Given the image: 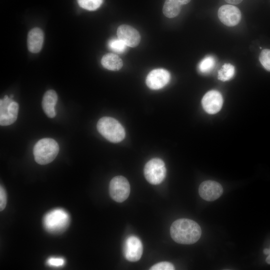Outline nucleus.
<instances>
[{"mask_svg":"<svg viewBox=\"0 0 270 270\" xmlns=\"http://www.w3.org/2000/svg\"><path fill=\"white\" fill-rule=\"evenodd\" d=\"M144 172L146 180L155 185L162 182L166 174L165 164L159 158H154L148 161L144 166Z\"/></svg>","mask_w":270,"mask_h":270,"instance_id":"5","label":"nucleus"},{"mask_svg":"<svg viewBox=\"0 0 270 270\" xmlns=\"http://www.w3.org/2000/svg\"><path fill=\"white\" fill-rule=\"evenodd\" d=\"M130 188L128 180L123 176L113 178L110 182L109 192L112 198L118 202L126 200L130 194Z\"/></svg>","mask_w":270,"mask_h":270,"instance_id":"7","label":"nucleus"},{"mask_svg":"<svg viewBox=\"0 0 270 270\" xmlns=\"http://www.w3.org/2000/svg\"><path fill=\"white\" fill-rule=\"evenodd\" d=\"M59 152L58 143L51 138L40 140L34 146L33 154L35 161L44 165L52 162Z\"/></svg>","mask_w":270,"mask_h":270,"instance_id":"3","label":"nucleus"},{"mask_svg":"<svg viewBox=\"0 0 270 270\" xmlns=\"http://www.w3.org/2000/svg\"><path fill=\"white\" fill-rule=\"evenodd\" d=\"M18 104L10 97L5 96L0 100V124L6 126L14 123L17 119Z\"/></svg>","mask_w":270,"mask_h":270,"instance_id":"6","label":"nucleus"},{"mask_svg":"<svg viewBox=\"0 0 270 270\" xmlns=\"http://www.w3.org/2000/svg\"><path fill=\"white\" fill-rule=\"evenodd\" d=\"M117 36L126 46L136 47L140 43V36L138 31L131 26L122 24L117 30Z\"/></svg>","mask_w":270,"mask_h":270,"instance_id":"13","label":"nucleus"},{"mask_svg":"<svg viewBox=\"0 0 270 270\" xmlns=\"http://www.w3.org/2000/svg\"><path fill=\"white\" fill-rule=\"evenodd\" d=\"M96 126L100 134L110 142H119L125 137L124 128L120 122L113 118L104 116L100 118Z\"/></svg>","mask_w":270,"mask_h":270,"instance_id":"4","label":"nucleus"},{"mask_svg":"<svg viewBox=\"0 0 270 270\" xmlns=\"http://www.w3.org/2000/svg\"><path fill=\"white\" fill-rule=\"evenodd\" d=\"M150 270H174V265L168 262H162L152 266Z\"/></svg>","mask_w":270,"mask_h":270,"instance_id":"23","label":"nucleus"},{"mask_svg":"<svg viewBox=\"0 0 270 270\" xmlns=\"http://www.w3.org/2000/svg\"><path fill=\"white\" fill-rule=\"evenodd\" d=\"M108 46L110 50L117 52H122L126 48V45L118 38L110 40Z\"/></svg>","mask_w":270,"mask_h":270,"instance_id":"21","label":"nucleus"},{"mask_svg":"<svg viewBox=\"0 0 270 270\" xmlns=\"http://www.w3.org/2000/svg\"><path fill=\"white\" fill-rule=\"evenodd\" d=\"M170 78L169 72L162 68H157L152 70L146 78V84L152 90L162 88L169 82Z\"/></svg>","mask_w":270,"mask_h":270,"instance_id":"11","label":"nucleus"},{"mask_svg":"<svg viewBox=\"0 0 270 270\" xmlns=\"http://www.w3.org/2000/svg\"><path fill=\"white\" fill-rule=\"evenodd\" d=\"M42 222L48 232L52 234H59L64 232L69 226L70 216L64 210L56 208L44 215Z\"/></svg>","mask_w":270,"mask_h":270,"instance_id":"2","label":"nucleus"},{"mask_svg":"<svg viewBox=\"0 0 270 270\" xmlns=\"http://www.w3.org/2000/svg\"><path fill=\"white\" fill-rule=\"evenodd\" d=\"M172 0L178 4H179L181 6L184 5V4H186L190 1V0Z\"/></svg>","mask_w":270,"mask_h":270,"instance_id":"26","label":"nucleus"},{"mask_svg":"<svg viewBox=\"0 0 270 270\" xmlns=\"http://www.w3.org/2000/svg\"><path fill=\"white\" fill-rule=\"evenodd\" d=\"M223 192L222 185L214 180H206L201 183L198 188L200 196L204 200L212 202L219 198Z\"/></svg>","mask_w":270,"mask_h":270,"instance_id":"9","label":"nucleus"},{"mask_svg":"<svg viewBox=\"0 0 270 270\" xmlns=\"http://www.w3.org/2000/svg\"><path fill=\"white\" fill-rule=\"evenodd\" d=\"M58 99L56 92L52 90L46 91L43 96L42 108L46 116L50 118H54L56 115L55 106Z\"/></svg>","mask_w":270,"mask_h":270,"instance_id":"15","label":"nucleus"},{"mask_svg":"<svg viewBox=\"0 0 270 270\" xmlns=\"http://www.w3.org/2000/svg\"><path fill=\"white\" fill-rule=\"evenodd\" d=\"M79 6L88 10H95L98 8L103 0H78Z\"/></svg>","mask_w":270,"mask_h":270,"instance_id":"20","label":"nucleus"},{"mask_svg":"<svg viewBox=\"0 0 270 270\" xmlns=\"http://www.w3.org/2000/svg\"><path fill=\"white\" fill-rule=\"evenodd\" d=\"M44 39L42 30L38 28L32 29L27 37L28 48L32 53H38L42 49Z\"/></svg>","mask_w":270,"mask_h":270,"instance_id":"14","label":"nucleus"},{"mask_svg":"<svg viewBox=\"0 0 270 270\" xmlns=\"http://www.w3.org/2000/svg\"><path fill=\"white\" fill-rule=\"evenodd\" d=\"M264 253L266 255L269 254H270V248H264Z\"/></svg>","mask_w":270,"mask_h":270,"instance_id":"28","label":"nucleus"},{"mask_svg":"<svg viewBox=\"0 0 270 270\" xmlns=\"http://www.w3.org/2000/svg\"><path fill=\"white\" fill-rule=\"evenodd\" d=\"M226 2L232 4H238L240 3L242 0H224Z\"/></svg>","mask_w":270,"mask_h":270,"instance_id":"27","label":"nucleus"},{"mask_svg":"<svg viewBox=\"0 0 270 270\" xmlns=\"http://www.w3.org/2000/svg\"><path fill=\"white\" fill-rule=\"evenodd\" d=\"M170 234L176 242L190 244L196 242L200 239L202 230L196 222L188 218H180L172 224Z\"/></svg>","mask_w":270,"mask_h":270,"instance_id":"1","label":"nucleus"},{"mask_svg":"<svg viewBox=\"0 0 270 270\" xmlns=\"http://www.w3.org/2000/svg\"><path fill=\"white\" fill-rule=\"evenodd\" d=\"M7 202L6 192L4 187L0 185V210L2 211L6 206Z\"/></svg>","mask_w":270,"mask_h":270,"instance_id":"25","label":"nucleus"},{"mask_svg":"<svg viewBox=\"0 0 270 270\" xmlns=\"http://www.w3.org/2000/svg\"><path fill=\"white\" fill-rule=\"evenodd\" d=\"M218 17L220 22L226 26H233L240 22L241 12L237 7L232 5L225 4L219 8Z\"/></svg>","mask_w":270,"mask_h":270,"instance_id":"10","label":"nucleus"},{"mask_svg":"<svg viewBox=\"0 0 270 270\" xmlns=\"http://www.w3.org/2000/svg\"><path fill=\"white\" fill-rule=\"evenodd\" d=\"M235 73V68L233 65L229 63L224 64L218 71V79L226 82L231 79Z\"/></svg>","mask_w":270,"mask_h":270,"instance_id":"18","label":"nucleus"},{"mask_svg":"<svg viewBox=\"0 0 270 270\" xmlns=\"http://www.w3.org/2000/svg\"><path fill=\"white\" fill-rule=\"evenodd\" d=\"M222 104L223 98L221 94L215 90L207 92L202 100L203 108L209 114H214L219 112Z\"/></svg>","mask_w":270,"mask_h":270,"instance_id":"12","label":"nucleus"},{"mask_svg":"<svg viewBox=\"0 0 270 270\" xmlns=\"http://www.w3.org/2000/svg\"><path fill=\"white\" fill-rule=\"evenodd\" d=\"M181 8V5L172 0H166L163 6L162 12L168 18H173L180 14Z\"/></svg>","mask_w":270,"mask_h":270,"instance_id":"17","label":"nucleus"},{"mask_svg":"<svg viewBox=\"0 0 270 270\" xmlns=\"http://www.w3.org/2000/svg\"><path fill=\"white\" fill-rule=\"evenodd\" d=\"M46 264L54 267H60L65 264V260L62 258L50 257L47 260Z\"/></svg>","mask_w":270,"mask_h":270,"instance_id":"24","label":"nucleus"},{"mask_svg":"<svg viewBox=\"0 0 270 270\" xmlns=\"http://www.w3.org/2000/svg\"><path fill=\"white\" fill-rule=\"evenodd\" d=\"M142 244L138 237L132 235L126 238L124 243V254L128 260L138 261L142 257Z\"/></svg>","mask_w":270,"mask_h":270,"instance_id":"8","label":"nucleus"},{"mask_svg":"<svg viewBox=\"0 0 270 270\" xmlns=\"http://www.w3.org/2000/svg\"><path fill=\"white\" fill-rule=\"evenodd\" d=\"M266 263L270 264V254H268V256L266 258Z\"/></svg>","mask_w":270,"mask_h":270,"instance_id":"29","label":"nucleus"},{"mask_svg":"<svg viewBox=\"0 0 270 270\" xmlns=\"http://www.w3.org/2000/svg\"><path fill=\"white\" fill-rule=\"evenodd\" d=\"M259 60L263 67L270 71V50H262L260 54Z\"/></svg>","mask_w":270,"mask_h":270,"instance_id":"22","label":"nucleus"},{"mask_svg":"<svg viewBox=\"0 0 270 270\" xmlns=\"http://www.w3.org/2000/svg\"><path fill=\"white\" fill-rule=\"evenodd\" d=\"M216 63L215 58L208 56L200 62L198 66V70L202 74H208L212 70Z\"/></svg>","mask_w":270,"mask_h":270,"instance_id":"19","label":"nucleus"},{"mask_svg":"<svg viewBox=\"0 0 270 270\" xmlns=\"http://www.w3.org/2000/svg\"><path fill=\"white\" fill-rule=\"evenodd\" d=\"M101 64L104 68L110 70H118L123 65L122 59L116 54L108 53L104 54L102 60Z\"/></svg>","mask_w":270,"mask_h":270,"instance_id":"16","label":"nucleus"}]
</instances>
